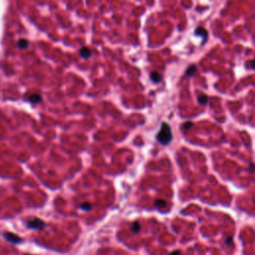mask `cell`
<instances>
[{"label": "cell", "mask_w": 255, "mask_h": 255, "mask_svg": "<svg viewBox=\"0 0 255 255\" xmlns=\"http://www.w3.org/2000/svg\"><path fill=\"white\" fill-rule=\"evenodd\" d=\"M232 242H233L232 237H231V236H227V238H226V244H227V245H231Z\"/></svg>", "instance_id": "cell-15"}, {"label": "cell", "mask_w": 255, "mask_h": 255, "mask_svg": "<svg viewBox=\"0 0 255 255\" xmlns=\"http://www.w3.org/2000/svg\"><path fill=\"white\" fill-rule=\"evenodd\" d=\"M93 205L90 203V202H84V203H81L79 205V208L84 210V211H88V210H91Z\"/></svg>", "instance_id": "cell-12"}, {"label": "cell", "mask_w": 255, "mask_h": 255, "mask_svg": "<svg viewBox=\"0 0 255 255\" xmlns=\"http://www.w3.org/2000/svg\"><path fill=\"white\" fill-rule=\"evenodd\" d=\"M27 226L29 228H31V229L41 230L46 226V224L43 220L39 219V218H33V219H30L27 222Z\"/></svg>", "instance_id": "cell-2"}, {"label": "cell", "mask_w": 255, "mask_h": 255, "mask_svg": "<svg viewBox=\"0 0 255 255\" xmlns=\"http://www.w3.org/2000/svg\"><path fill=\"white\" fill-rule=\"evenodd\" d=\"M4 237H5L6 240H8L9 242H11L13 244H17V243L21 242V238L19 237V236L13 234V233H10V232L4 233Z\"/></svg>", "instance_id": "cell-3"}, {"label": "cell", "mask_w": 255, "mask_h": 255, "mask_svg": "<svg viewBox=\"0 0 255 255\" xmlns=\"http://www.w3.org/2000/svg\"><path fill=\"white\" fill-rule=\"evenodd\" d=\"M141 228H142L141 224H140V223H139L138 221L133 222L132 226H131V229H132V231H133L134 233H139V232L141 231Z\"/></svg>", "instance_id": "cell-11"}, {"label": "cell", "mask_w": 255, "mask_h": 255, "mask_svg": "<svg viewBox=\"0 0 255 255\" xmlns=\"http://www.w3.org/2000/svg\"><path fill=\"white\" fill-rule=\"evenodd\" d=\"M28 101L30 102V103L37 104V103H40L42 101V97L39 94H32L28 97Z\"/></svg>", "instance_id": "cell-6"}, {"label": "cell", "mask_w": 255, "mask_h": 255, "mask_svg": "<svg viewBox=\"0 0 255 255\" xmlns=\"http://www.w3.org/2000/svg\"><path fill=\"white\" fill-rule=\"evenodd\" d=\"M17 46L19 47L20 49H26L29 46V42H28V40H26V39L22 38V39H20V40H18Z\"/></svg>", "instance_id": "cell-8"}, {"label": "cell", "mask_w": 255, "mask_h": 255, "mask_svg": "<svg viewBox=\"0 0 255 255\" xmlns=\"http://www.w3.org/2000/svg\"><path fill=\"white\" fill-rule=\"evenodd\" d=\"M194 33H195L196 36L202 37V39H203V40H202V45H203V44L205 43V41L207 40V37H208V33H207V31L202 27H198Z\"/></svg>", "instance_id": "cell-4"}, {"label": "cell", "mask_w": 255, "mask_h": 255, "mask_svg": "<svg viewBox=\"0 0 255 255\" xmlns=\"http://www.w3.org/2000/svg\"><path fill=\"white\" fill-rule=\"evenodd\" d=\"M154 205L159 207V208H162V207L167 206V202L164 200H162V199H157L156 202H154Z\"/></svg>", "instance_id": "cell-13"}, {"label": "cell", "mask_w": 255, "mask_h": 255, "mask_svg": "<svg viewBox=\"0 0 255 255\" xmlns=\"http://www.w3.org/2000/svg\"><path fill=\"white\" fill-rule=\"evenodd\" d=\"M26 255H28V254H26Z\"/></svg>", "instance_id": "cell-17"}, {"label": "cell", "mask_w": 255, "mask_h": 255, "mask_svg": "<svg viewBox=\"0 0 255 255\" xmlns=\"http://www.w3.org/2000/svg\"><path fill=\"white\" fill-rule=\"evenodd\" d=\"M198 101L199 104L203 106V105H206L207 102H208V97H207L206 95H204V94H200L198 96Z\"/></svg>", "instance_id": "cell-10"}, {"label": "cell", "mask_w": 255, "mask_h": 255, "mask_svg": "<svg viewBox=\"0 0 255 255\" xmlns=\"http://www.w3.org/2000/svg\"><path fill=\"white\" fill-rule=\"evenodd\" d=\"M195 73H196V67H195V65H190V66L187 68V70H186L185 75L187 76V77H191V76H193L194 74H195Z\"/></svg>", "instance_id": "cell-9"}, {"label": "cell", "mask_w": 255, "mask_h": 255, "mask_svg": "<svg viewBox=\"0 0 255 255\" xmlns=\"http://www.w3.org/2000/svg\"><path fill=\"white\" fill-rule=\"evenodd\" d=\"M79 55L83 58V59H88L92 56V51L88 47H82L79 51Z\"/></svg>", "instance_id": "cell-5"}, {"label": "cell", "mask_w": 255, "mask_h": 255, "mask_svg": "<svg viewBox=\"0 0 255 255\" xmlns=\"http://www.w3.org/2000/svg\"><path fill=\"white\" fill-rule=\"evenodd\" d=\"M157 140L159 144H169L172 140V128L167 123L164 122L162 124V127L159 129V133L157 134Z\"/></svg>", "instance_id": "cell-1"}, {"label": "cell", "mask_w": 255, "mask_h": 255, "mask_svg": "<svg viewBox=\"0 0 255 255\" xmlns=\"http://www.w3.org/2000/svg\"><path fill=\"white\" fill-rule=\"evenodd\" d=\"M170 255H180V250H175V251L170 252Z\"/></svg>", "instance_id": "cell-16"}, {"label": "cell", "mask_w": 255, "mask_h": 255, "mask_svg": "<svg viewBox=\"0 0 255 255\" xmlns=\"http://www.w3.org/2000/svg\"><path fill=\"white\" fill-rule=\"evenodd\" d=\"M151 80L154 83H159V82H161V81H162V76H161L159 73H157V72L154 71V72L151 73Z\"/></svg>", "instance_id": "cell-7"}, {"label": "cell", "mask_w": 255, "mask_h": 255, "mask_svg": "<svg viewBox=\"0 0 255 255\" xmlns=\"http://www.w3.org/2000/svg\"><path fill=\"white\" fill-rule=\"evenodd\" d=\"M193 124L191 123V122H186L185 124H183V130H185V131H187L188 129H190L191 127H193Z\"/></svg>", "instance_id": "cell-14"}]
</instances>
